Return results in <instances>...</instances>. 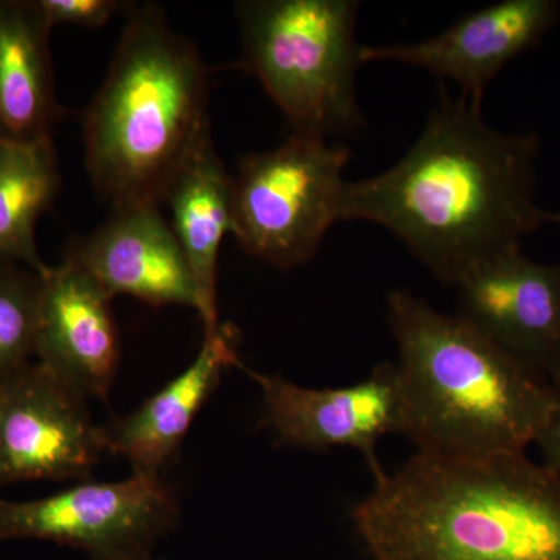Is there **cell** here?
<instances>
[{
	"instance_id": "ffe728a7",
	"label": "cell",
	"mask_w": 560,
	"mask_h": 560,
	"mask_svg": "<svg viewBox=\"0 0 560 560\" xmlns=\"http://www.w3.org/2000/svg\"><path fill=\"white\" fill-rule=\"evenodd\" d=\"M534 444L540 448L545 466L560 475V377L551 381L550 405Z\"/></svg>"
},
{
	"instance_id": "5bb4252c",
	"label": "cell",
	"mask_w": 560,
	"mask_h": 560,
	"mask_svg": "<svg viewBox=\"0 0 560 560\" xmlns=\"http://www.w3.org/2000/svg\"><path fill=\"white\" fill-rule=\"evenodd\" d=\"M238 345L241 331L234 324L220 323L205 331L200 352L187 370L138 410L101 425L105 452L130 460L132 471L162 477L221 375L230 368H241Z\"/></svg>"
},
{
	"instance_id": "e0dca14e",
	"label": "cell",
	"mask_w": 560,
	"mask_h": 560,
	"mask_svg": "<svg viewBox=\"0 0 560 560\" xmlns=\"http://www.w3.org/2000/svg\"><path fill=\"white\" fill-rule=\"evenodd\" d=\"M60 187L51 138L0 142V264L21 265L36 275L46 271L36 226Z\"/></svg>"
},
{
	"instance_id": "8992f818",
	"label": "cell",
	"mask_w": 560,
	"mask_h": 560,
	"mask_svg": "<svg viewBox=\"0 0 560 560\" xmlns=\"http://www.w3.org/2000/svg\"><path fill=\"white\" fill-rule=\"evenodd\" d=\"M348 147L291 132L276 149L250 153L232 176V231L246 253L280 270L313 259L341 221Z\"/></svg>"
},
{
	"instance_id": "9a60e30c",
	"label": "cell",
	"mask_w": 560,
	"mask_h": 560,
	"mask_svg": "<svg viewBox=\"0 0 560 560\" xmlns=\"http://www.w3.org/2000/svg\"><path fill=\"white\" fill-rule=\"evenodd\" d=\"M172 230L189 264L205 331L219 327L217 272L224 237L232 231V175L213 147L212 135L195 147L162 191Z\"/></svg>"
},
{
	"instance_id": "3957f363",
	"label": "cell",
	"mask_w": 560,
	"mask_h": 560,
	"mask_svg": "<svg viewBox=\"0 0 560 560\" xmlns=\"http://www.w3.org/2000/svg\"><path fill=\"white\" fill-rule=\"evenodd\" d=\"M386 318L399 350L404 436L418 451L526 453L550 405L545 375L411 291L388 294Z\"/></svg>"
},
{
	"instance_id": "52a82bcc",
	"label": "cell",
	"mask_w": 560,
	"mask_h": 560,
	"mask_svg": "<svg viewBox=\"0 0 560 560\" xmlns=\"http://www.w3.org/2000/svg\"><path fill=\"white\" fill-rule=\"evenodd\" d=\"M178 518L162 477L132 471L127 480L80 482L46 499H0V540H49L91 560H130L151 556Z\"/></svg>"
},
{
	"instance_id": "9c48e42d",
	"label": "cell",
	"mask_w": 560,
	"mask_h": 560,
	"mask_svg": "<svg viewBox=\"0 0 560 560\" xmlns=\"http://www.w3.org/2000/svg\"><path fill=\"white\" fill-rule=\"evenodd\" d=\"M102 453L86 399L39 363L0 381V486L86 480Z\"/></svg>"
},
{
	"instance_id": "7c38bea8",
	"label": "cell",
	"mask_w": 560,
	"mask_h": 560,
	"mask_svg": "<svg viewBox=\"0 0 560 560\" xmlns=\"http://www.w3.org/2000/svg\"><path fill=\"white\" fill-rule=\"evenodd\" d=\"M65 257L86 271L110 300L131 296L154 307L183 305L198 312L189 264L158 201L113 206L108 219L70 243Z\"/></svg>"
},
{
	"instance_id": "6da1fadb",
	"label": "cell",
	"mask_w": 560,
	"mask_h": 560,
	"mask_svg": "<svg viewBox=\"0 0 560 560\" xmlns=\"http://www.w3.org/2000/svg\"><path fill=\"white\" fill-rule=\"evenodd\" d=\"M539 138L489 127L480 106L441 94L425 127L396 165L346 180L341 221L393 232L441 283L521 246L547 224L534 200Z\"/></svg>"
},
{
	"instance_id": "5b68a950",
	"label": "cell",
	"mask_w": 560,
	"mask_h": 560,
	"mask_svg": "<svg viewBox=\"0 0 560 560\" xmlns=\"http://www.w3.org/2000/svg\"><path fill=\"white\" fill-rule=\"evenodd\" d=\"M357 0H243L238 66L256 77L293 132L329 138L360 130Z\"/></svg>"
},
{
	"instance_id": "d6986e66",
	"label": "cell",
	"mask_w": 560,
	"mask_h": 560,
	"mask_svg": "<svg viewBox=\"0 0 560 560\" xmlns=\"http://www.w3.org/2000/svg\"><path fill=\"white\" fill-rule=\"evenodd\" d=\"M44 21L55 25L68 24L79 27H103L121 9L117 0H35Z\"/></svg>"
},
{
	"instance_id": "ba28073f",
	"label": "cell",
	"mask_w": 560,
	"mask_h": 560,
	"mask_svg": "<svg viewBox=\"0 0 560 560\" xmlns=\"http://www.w3.org/2000/svg\"><path fill=\"white\" fill-rule=\"evenodd\" d=\"M261 394V427L287 447L360 452L374 475L386 474L377 445L388 434H405L404 389L397 363L383 361L364 381L342 388H305L280 375L261 374L241 364Z\"/></svg>"
},
{
	"instance_id": "7402d4cb",
	"label": "cell",
	"mask_w": 560,
	"mask_h": 560,
	"mask_svg": "<svg viewBox=\"0 0 560 560\" xmlns=\"http://www.w3.org/2000/svg\"><path fill=\"white\" fill-rule=\"evenodd\" d=\"M130 560H161V559H154V558H151V556H147V558L130 559Z\"/></svg>"
},
{
	"instance_id": "8fae6325",
	"label": "cell",
	"mask_w": 560,
	"mask_h": 560,
	"mask_svg": "<svg viewBox=\"0 0 560 560\" xmlns=\"http://www.w3.org/2000/svg\"><path fill=\"white\" fill-rule=\"evenodd\" d=\"M552 0H503L470 11L419 43L361 47L363 65L399 62L458 84L463 97L482 106L500 70L536 46L558 20Z\"/></svg>"
},
{
	"instance_id": "30bf717a",
	"label": "cell",
	"mask_w": 560,
	"mask_h": 560,
	"mask_svg": "<svg viewBox=\"0 0 560 560\" xmlns=\"http://www.w3.org/2000/svg\"><path fill=\"white\" fill-rule=\"evenodd\" d=\"M458 315L548 381L560 377V264L521 246L478 261L453 287Z\"/></svg>"
},
{
	"instance_id": "ac0fdd59",
	"label": "cell",
	"mask_w": 560,
	"mask_h": 560,
	"mask_svg": "<svg viewBox=\"0 0 560 560\" xmlns=\"http://www.w3.org/2000/svg\"><path fill=\"white\" fill-rule=\"evenodd\" d=\"M38 308L39 276L0 264V381L33 363Z\"/></svg>"
},
{
	"instance_id": "7a4b0ae2",
	"label": "cell",
	"mask_w": 560,
	"mask_h": 560,
	"mask_svg": "<svg viewBox=\"0 0 560 560\" xmlns=\"http://www.w3.org/2000/svg\"><path fill=\"white\" fill-rule=\"evenodd\" d=\"M352 523L371 560H560V475L526 453L418 451Z\"/></svg>"
},
{
	"instance_id": "4fadbf2b",
	"label": "cell",
	"mask_w": 560,
	"mask_h": 560,
	"mask_svg": "<svg viewBox=\"0 0 560 560\" xmlns=\"http://www.w3.org/2000/svg\"><path fill=\"white\" fill-rule=\"evenodd\" d=\"M38 276L36 363L84 399H106L120 360L113 300L66 257Z\"/></svg>"
},
{
	"instance_id": "2e32d148",
	"label": "cell",
	"mask_w": 560,
	"mask_h": 560,
	"mask_svg": "<svg viewBox=\"0 0 560 560\" xmlns=\"http://www.w3.org/2000/svg\"><path fill=\"white\" fill-rule=\"evenodd\" d=\"M50 32L35 0H0V142L51 138L60 106Z\"/></svg>"
},
{
	"instance_id": "277c9868",
	"label": "cell",
	"mask_w": 560,
	"mask_h": 560,
	"mask_svg": "<svg viewBox=\"0 0 560 560\" xmlns=\"http://www.w3.org/2000/svg\"><path fill=\"white\" fill-rule=\"evenodd\" d=\"M210 135L200 51L173 31L160 5L139 7L84 114L92 186L110 206L160 202L179 165Z\"/></svg>"
},
{
	"instance_id": "44dd1931",
	"label": "cell",
	"mask_w": 560,
	"mask_h": 560,
	"mask_svg": "<svg viewBox=\"0 0 560 560\" xmlns=\"http://www.w3.org/2000/svg\"><path fill=\"white\" fill-rule=\"evenodd\" d=\"M545 220H547V223L558 224V226H560V212H547L545 213Z\"/></svg>"
}]
</instances>
